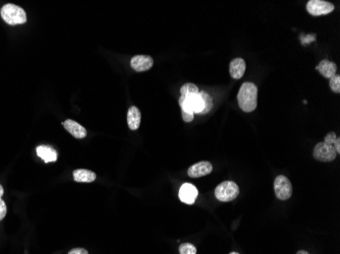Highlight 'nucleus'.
I'll use <instances>...</instances> for the list:
<instances>
[{
	"label": "nucleus",
	"mask_w": 340,
	"mask_h": 254,
	"mask_svg": "<svg viewBox=\"0 0 340 254\" xmlns=\"http://www.w3.org/2000/svg\"><path fill=\"white\" fill-rule=\"evenodd\" d=\"M237 102L239 108L244 112L250 113L256 110L258 105V87L253 83H245L241 85L237 94Z\"/></svg>",
	"instance_id": "obj_1"
},
{
	"label": "nucleus",
	"mask_w": 340,
	"mask_h": 254,
	"mask_svg": "<svg viewBox=\"0 0 340 254\" xmlns=\"http://www.w3.org/2000/svg\"><path fill=\"white\" fill-rule=\"evenodd\" d=\"M2 19L6 24L10 26H17V25H23L27 21V15L25 10L16 5L8 3L5 4L0 12Z\"/></svg>",
	"instance_id": "obj_2"
},
{
	"label": "nucleus",
	"mask_w": 340,
	"mask_h": 254,
	"mask_svg": "<svg viewBox=\"0 0 340 254\" xmlns=\"http://www.w3.org/2000/svg\"><path fill=\"white\" fill-rule=\"evenodd\" d=\"M239 194V187L235 182L224 181L215 189V196L218 201L228 203L233 202Z\"/></svg>",
	"instance_id": "obj_3"
},
{
	"label": "nucleus",
	"mask_w": 340,
	"mask_h": 254,
	"mask_svg": "<svg viewBox=\"0 0 340 254\" xmlns=\"http://www.w3.org/2000/svg\"><path fill=\"white\" fill-rule=\"evenodd\" d=\"M274 191L280 201H287L292 195V185L287 177L279 175L274 181Z\"/></svg>",
	"instance_id": "obj_4"
},
{
	"label": "nucleus",
	"mask_w": 340,
	"mask_h": 254,
	"mask_svg": "<svg viewBox=\"0 0 340 254\" xmlns=\"http://www.w3.org/2000/svg\"><path fill=\"white\" fill-rule=\"evenodd\" d=\"M314 158L317 161L320 162H332L336 159L337 152L332 145H328V143L319 142L317 143L316 147L314 148Z\"/></svg>",
	"instance_id": "obj_5"
},
{
	"label": "nucleus",
	"mask_w": 340,
	"mask_h": 254,
	"mask_svg": "<svg viewBox=\"0 0 340 254\" xmlns=\"http://www.w3.org/2000/svg\"><path fill=\"white\" fill-rule=\"evenodd\" d=\"M335 6L333 3L324 1V0H310L306 3V10L314 17H319L332 13Z\"/></svg>",
	"instance_id": "obj_6"
},
{
	"label": "nucleus",
	"mask_w": 340,
	"mask_h": 254,
	"mask_svg": "<svg viewBox=\"0 0 340 254\" xmlns=\"http://www.w3.org/2000/svg\"><path fill=\"white\" fill-rule=\"evenodd\" d=\"M212 171H213L212 164L210 162L203 161L191 166L188 170V175L191 178H199V177H203V176L211 174Z\"/></svg>",
	"instance_id": "obj_7"
},
{
	"label": "nucleus",
	"mask_w": 340,
	"mask_h": 254,
	"mask_svg": "<svg viewBox=\"0 0 340 254\" xmlns=\"http://www.w3.org/2000/svg\"><path fill=\"white\" fill-rule=\"evenodd\" d=\"M154 60L149 55H136L130 59L131 68L136 71H147L152 68Z\"/></svg>",
	"instance_id": "obj_8"
},
{
	"label": "nucleus",
	"mask_w": 340,
	"mask_h": 254,
	"mask_svg": "<svg viewBox=\"0 0 340 254\" xmlns=\"http://www.w3.org/2000/svg\"><path fill=\"white\" fill-rule=\"evenodd\" d=\"M198 189L191 183L182 184L179 192V200L186 204H193L196 202L197 197H198Z\"/></svg>",
	"instance_id": "obj_9"
},
{
	"label": "nucleus",
	"mask_w": 340,
	"mask_h": 254,
	"mask_svg": "<svg viewBox=\"0 0 340 254\" xmlns=\"http://www.w3.org/2000/svg\"><path fill=\"white\" fill-rule=\"evenodd\" d=\"M62 125L75 138L82 139V138L86 137V135H87L86 128L84 126H82L80 123L75 122V121H73L72 119L65 120L64 122L62 123Z\"/></svg>",
	"instance_id": "obj_10"
},
{
	"label": "nucleus",
	"mask_w": 340,
	"mask_h": 254,
	"mask_svg": "<svg viewBox=\"0 0 340 254\" xmlns=\"http://www.w3.org/2000/svg\"><path fill=\"white\" fill-rule=\"evenodd\" d=\"M229 72L233 79H241L246 72V61L243 58L233 59L229 64Z\"/></svg>",
	"instance_id": "obj_11"
},
{
	"label": "nucleus",
	"mask_w": 340,
	"mask_h": 254,
	"mask_svg": "<svg viewBox=\"0 0 340 254\" xmlns=\"http://www.w3.org/2000/svg\"><path fill=\"white\" fill-rule=\"evenodd\" d=\"M316 69L319 71L325 77V79H331L332 76H334L336 74L337 66L334 62L324 59L319 64H318Z\"/></svg>",
	"instance_id": "obj_12"
},
{
	"label": "nucleus",
	"mask_w": 340,
	"mask_h": 254,
	"mask_svg": "<svg viewBox=\"0 0 340 254\" xmlns=\"http://www.w3.org/2000/svg\"><path fill=\"white\" fill-rule=\"evenodd\" d=\"M127 125L129 129L137 130L141 125V111L138 107L131 106L127 111Z\"/></svg>",
	"instance_id": "obj_13"
},
{
	"label": "nucleus",
	"mask_w": 340,
	"mask_h": 254,
	"mask_svg": "<svg viewBox=\"0 0 340 254\" xmlns=\"http://www.w3.org/2000/svg\"><path fill=\"white\" fill-rule=\"evenodd\" d=\"M38 157L41 158L45 163H52L57 160V152L55 150H53L47 146H39L36 149Z\"/></svg>",
	"instance_id": "obj_14"
},
{
	"label": "nucleus",
	"mask_w": 340,
	"mask_h": 254,
	"mask_svg": "<svg viewBox=\"0 0 340 254\" xmlns=\"http://www.w3.org/2000/svg\"><path fill=\"white\" fill-rule=\"evenodd\" d=\"M73 179L75 182L91 183L96 180V174L90 170L78 169L73 171Z\"/></svg>",
	"instance_id": "obj_15"
},
{
	"label": "nucleus",
	"mask_w": 340,
	"mask_h": 254,
	"mask_svg": "<svg viewBox=\"0 0 340 254\" xmlns=\"http://www.w3.org/2000/svg\"><path fill=\"white\" fill-rule=\"evenodd\" d=\"M179 104L181 107V116H182V119H183L184 122H192V121L194 120L195 113L192 110V108L188 104H186L183 97L179 98Z\"/></svg>",
	"instance_id": "obj_16"
},
{
	"label": "nucleus",
	"mask_w": 340,
	"mask_h": 254,
	"mask_svg": "<svg viewBox=\"0 0 340 254\" xmlns=\"http://www.w3.org/2000/svg\"><path fill=\"white\" fill-rule=\"evenodd\" d=\"M201 98H202V101H203V111L201 114H207V113H209L211 111V109L213 108V99L212 97L208 94L207 92H200L199 93Z\"/></svg>",
	"instance_id": "obj_17"
},
{
	"label": "nucleus",
	"mask_w": 340,
	"mask_h": 254,
	"mask_svg": "<svg viewBox=\"0 0 340 254\" xmlns=\"http://www.w3.org/2000/svg\"><path fill=\"white\" fill-rule=\"evenodd\" d=\"M199 93H200L199 87L194 84H191V83L184 84L180 89V94L182 97H189L192 95H197Z\"/></svg>",
	"instance_id": "obj_18"
},
{
	"label": "nucleus",
	"mask_w": 340,
	"mask_h": 254,
	"mask_svg": "<svg viewBox=\"0 0 340 254\" xmlns=\"http://www.w3.org/2000/svg\"><path fill=\"white\" fill-rule=\"evenodd\" d=\"M179 254H197V248L191 243H182L179 245Z\"/></svg>",
	"instance_id": "obj_19"
},
{
	"label": "nucleus",
	"mask_w": 340,
	"mask_h": 254,
	"mask_svg": "<svg viewBox=\"0 0 340 254\" xmlns=\"http://www.w3.org/2000/svg\"><path fill=\"white\" fill-rule=\"evenodd\" d=\"M329 85H330V89L334 93H340V75L335 74L330 79L329 82Z\"/></svg>",
	"instance_id": "obj_20"
},
{
	"label": "nucleus",
	"mask_w": 340,
	"mask_h": 254,
	"mask_svg": "<svg viewBox=\"0 0 340 254\" xmlns=\"http://www.w3.org/2000/svg\"><path fill=\"white\" fill-rule=\"evenodd\" d=\"M3 187L0 184V220H2L6 215L7 208H6V204L5 203L2 201V195H3Z\"/></svg>",
	"instance_id": "obj_21"
},
{
	"label": "nucleus",
	"mask_w": 340,
	"mask_h": 254,
	"mask_svg": "<svg viewBox=\"0 0 340 254\" xmlns=\"http://www.w3.org/2000/svg\"><path fill=\"white\" fill-rule=\"evenodd\" d=\"M336 138H337V135H336L335 132H329V134L324 138V142L328 143V145L333 146V143L336 140Z\"/></svg>",
	"instance_id": "obj_22"
},
{
	"label": "nucleus",
	"mask_w": 340,
	"mask_h": 254,
	"mask_svg": "<svg viewBox=\"0 0 340 254\" xmlns=\"http://www.w3.org/2000/svg\"><path fill=\"white\" fill-rule=\"evenodd\" d=\"M69 254H89V252L84 248H74V249H72L69 252Z\"/></svg>",
	"instance_id": "obj_23"
},
{
	"label": "nucleus",
	"mask_w": 340,
	"mask_h": 254,
	"mask_svg": "<svg viewBox=\"0 0 340 254\" xmlns=\"http://www.w3.org/2000/svg\"><path fill=\"white\" fill-rule=\"evenodd\" d=\"M333 147H334V149H335V151H336V152H337V154L338 153H340V138L337 136V138H336V140L334 141V143H333Z\"/></svg>",
	"instance_id": "obj_24"
},
{
	"label": "nucleus",
	"mask_w": 340,
	"mask_h": 254,
	"mask_svg": "<svg viewBox=\"0 0 340 254\" xmlns=\"http://www.w3.org/2000/svg\"><path fill=\"white\" fill-rule=\"evenodd\" d=\"M297 254H310L308 251H304V250H300Z\"/></svg>",
	"instance_id": "obj_25"
},
{
	"label": "nucleus",
	"mask_w": 340,
	"mask_h": 254,
	"mask_svg": "<svg viewBox=\"0 0 340 254\" xmlns=\"http://www.w3.org/2000/svg\"><path fill=\"white\" fill-rule=\"evenodd\" d=\"M229 254H239V253H237V252H232V253H229Z\"/></svg>",
	"instance_id": "obj_26"
}]
</instances>
